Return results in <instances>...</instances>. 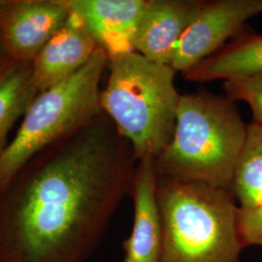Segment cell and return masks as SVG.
<instances>
[{
    "instance_id": "cell-1",
    "label": "cell",
    "mask_w": 262,
    "mask_h": 262,
    "mask_svg": "<svg viewBox=\"0 0 262 262\" xmlns=\"http://www.w3.org/2000/svg\"><path fill=\"white\" fill-rule=\"evenodd\" d=\"M137 159L105 113L39 152L0 192V262H85L101 243Z\"/></svg>"
},
{
    "instance_id": "cell-2",
    "label": "cell",
    "mask_w": 262,
    "mask_h": 262,
    "mask_svg": "<svg viewBox=\"0 0 262 262\" xmlns=\"http://www.w3.org/2000/svg\"><path fill=\"white\" fill-rule=\"evenodd\" d=\"M247 128L227 97L203 92L182 95L173 137L155 160L158 175L231 192Z\"/></svg>"
},
{
    "instance_id": "cell-3",
    "label": "cell",
    "mask_w": 262,
    "mask_h": 262,
    "mask_svg": "<svg viewBox=\"0 0 262 262\" xmlns=\"http://www.w3.org/2000/svg\"><path fill=\"white\" fill-rule=\"evenodd\" d=\"M100 94L102 112L129 143L137 161L156 160L168 146L176 125L181 94L176 71L136 52L108 58Z\"/></svg>"
},
{
    "instance_id": "cell-4",
    "label": "cell",
    "mask_w": 262,
    "mask_h": 262,
    "mask_svg": "<svg viewBox=\"0 0 262 262\" xmlns=\"http://www.w3.org/2000/svg\"><path fill=\"white\" fill-rule=\"evenodd\" d=\"M157 195L162 225L159 262H243L238 206L230 191L158 175Z\"/></svg>"
},
{
    "instance_id": "cell-5",
    "label": "cell",
    "mask_w": 262,
    "mask_h": 262,
    "mask_svg": "<svg viewBox=\"0 0 262 262\" xmlns=\"http://www.w3.org/2000/svg\"><path fill=\"white\" fill-rule=\"evenodd\" d=\"M108 56L98 49L75 75L40 93L19 130L0 155V192L29 160L92 122L102 112L101 80Z\"/></svg>"
},
{
    "instance_id": "cell-6",
    "label": "cell",
    "mask_w": 262,
    "mask_h": 262,
    "mask_svg": "<svg viewBox=\"0 0 262 262\" xmlns=\"http://www.w3.org/2000/svg\"><path fill=\"white\" fill-rule=\"evenodd\" d=\"M262 15V0H220L203 3L175 48L170 66L183 74L238 34L246 23Z\"/></svg>"
},
{
    "instance_id": "cell-7",
    "label": "cell",
    "mask_w": 262,
    "mask_h": 262,
    "mask_svg": "<svg viewBox=\"0 0 262 262\" xmlns=\"http://www.w3.org/2000/svg\"><path fill=\"white\" fill-rule=\"evenodd\" d=\"M70 14L66 0H0V46L15 62H32Z\"/></svg>"
},
{
    "instance_id": "cell-8",
    "label": "cell",
    "mask_w": 262,
    "mask_h": 262,
    "mask_svg": "<svg viewBox=\"0 0 262 262\" xmlns=\"http://www.w3.org/2000/svg\"><path fill=\"white\" fill-rule=\"evenodd\" d=\"M69 10L108 58L135 52V37L147 0H66Z\"/></svg>"
},
{
    "instance_id": "cell-9",
    "label": "cell",
    "mask_w": 262,
    "mask_h": 262,
    "mask_svg": "<svg viewBox=\"0 0 262 262\" xmlns=\"http://www.w3.org/2000/svg\"><path fill=\"white\" fill-rule=\"evenodd\" d=\"M98 49L82 20L71 12L31 62L32 84L38 94L75 75Z\"/></svg>"
},
{
    "instance_id": "cell-10",
    "label": "cell",
    "mask_w": 262,
    "mask_h": 262,
    "mask_svg": "<svg viewBox=\"0 0 262 262\" xmlns=\"http://www.w3.org/2000/svg\"><path fill=\"white\" fill-rule=\"evenodd\" d=\"M204 2L147 0L136 37L135 52L148 60L170 66L175 48Z\"/></svg>"
},
{
    "instance_id": "cell-11",
    "label": "cell",
    "mask_w": 262,
    "mask_h": 262,
    "mask_svg": "<svg viewBox=\"0 0 262 262\" xmlns=\"http://www.w3.org/2000/svg\"><path fill=\"white\" fill-rule=\"evenodd\" d=\"M158 174L155 160L138 161L131 195L134 220L129 237L123 243L125 257L137 262H159L162 225L157 195Z\"/></svg>"
},
{
    "instance_id": "cell-12",
    "label": "cell",
    "mask_w": 262,
    "mask_h": 262,
    "mask_svg": "<svg viewBox=\"0 0 262 262\" xmlns=\"http://www.w3.org/2000/svg\"><path fill=\"white\" fill-rule=\"evenodd\" d=\"M262 73V35L250 34L221 49L184 75L194 83L225 82Z\"/></svg>"
},
{
    "instance_id": "cell-13",
    "label": "cell",
    "mask_w": 262,
    "mask_h": 262,
    "mask_svg": "<svg viewBox=\"0 0 262 262\" xmlns=\"http://www.w3.org/2000/svg\"><path fill=\"white\" fill-rule=\"evenodd\" d=\"M231 193L239 207L262 204V126L248 125L243 148L235 165Z\"/></svg>"
},
{
    "instance_id": "cell-14",
    "label": "cell",
    "mask_w": 262,
    "mask_h": 262,
    "mask_svg": "<svg viewBox=\"0 0 262 262\" xmlns=\"http://www.w3.org/2000/svg\"><path fill=\"white\" fill-rule=\"evenodd\" d=\"M31 73V62H17L0 80V155L9 143L13 125L37 96Z\"/></svg>"
},
{
    "instance_id": "cell-15",
    "label": "cell",
    "mask_w": 262,
    "mask_h": 262,
    "mask_svg": "<svg viewBox=\"0 0 262 262\" xmlns=\"http://www.w3.org/2000/svg\"><path fill=\"white\" fill-rule=\"evenodd\" d=\"M226 97L231 101H243L253 112V122L262 126V73L225 82Z\"/></svg>"
},
{
    "instance_id": "cell-16",
    "label": "cell",
    "mask_w": 262,
    "mask_h": 262,
    "mask_svg": "<svg viewBox=\"0 0 262 262\" xmlns=\"http://www.w3.org/2000/svg\"><path fill=\"white\" fill-rule=\"evenodd\" d=\"M237 230L242 247H262V204L237 209Z\"/></svg>"
},
{
    "instance_id": "cell-17",
    "label": "cell",
    "mask_w": 262,
    "mask_h": 262,
    "mask_svg": "<svg viewBox=\"0 0 262 262\" xmlns=\"http://www.w3.org/2000/svg\"><path fill=\"white\" fill-rule=\"evenodd\" d=\"M17 62L12 60L0 46V80L6 75Z\"/></svg>"
},
{
    "instance_id": "cell-18",
    "label": "cell",
    "mask_w": 262,
    "mask_h": 262,
    "mask_svg": "<svg viewBox=\"0 0 262 262\" xmlns=\"http://www.w3.org/2000/svg\"><path fill=\"white\" fill-rule=\"evenodd\" d=\"M123 262H137L135 261V260H133V259H130V258H126V257H124V260Z\"/></svg>"
}]
</instances>
